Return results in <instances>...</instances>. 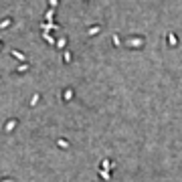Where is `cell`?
Returning <instances> with one entry per match:
<instances>
[{
	"mask_svg": "<svg viewBox=\"0 0 182 182\" xmlns=\"http://www.w3.org/2000/svg\"><path fill=\"white\" fill-rule=\"evenodd\" d=\"M10 55H12V57H16L18 61H22L24 65H26V59H24V55H22V53H18V51H10Z\"/></svg>",
	"mask_w": 182,
	"mask_h": 182,
	"instance_id": "cell-1",
	"label": "cell"
},
{
	"mask_svg": "<svg viewBox=\"0 0 182 182\" xmlns=\"http://www.w3.org/2000/svg\"><path fill=\"white\" fill-rule=\"evenodd\" d=\"M45 18H47L49 22L53 20V8H49V10H47V14H45Z\"/></svg>",
	"mask_w": 182,
	"mask_h": 182,
	"instance_id": "cell-2",
	"label": "cell"
},
{
	"mask_svg": "<svg viewBox=\"0 0 182 182\" xmlns=\"http://www.w3.org/2000/svg\"><path fill=\"white\" fill-rule=\"evenodd\" d=\"M14 125H16V121H8V124H6V132H10V129H12V128H14Z\"/></svg>",
	"mask_w": 182,
	"mask_h": 182,
	"instance_id": "cell-3",
	"label": "cell"
},
{
	"mask_svg": "<svg viewBox=\"0 0 182 182\" xmlns=\"http://www.w3.org/2000/svg\"><path fill=\"white\" fill-rule=\"evenodd\" d=\"M168 43H170V45H176V37H174V34H168Z\"/></svg>",
	"mask_w": 182,
	"mask_h": 182,
	"instance_id": "cell-4",
	"label": "cell"
},
{
	"mask_svg": "<svg viewBox=\"0 0 182 182\" xmlns=\"http://www.w3.org/2000/svg\"><path fill=\"white\" fill-rule=\"evenodd\" d=\"M65 43H67L65 38H59V43H57V49H63V47H65Z\"/></svg>",
	"mask_w": 182,
	"mask_h": 182,
	"instance_id": "cell-5",
	"label": "cell"
},
{
	"mask_svg": "<svg viewBox=\"0 0 182 182\" xmlns=\"http://www.w3.org/2000/svg\"><path fill=\"white\" fill-rule=\"evenodd\" d=\"M63 59H65V63H69V61H71V53H69V51H65V55H63Z\"/></svg>",
	"mask_w": 182,
	"mask_h": 182,
	"instance_id": "cell-6",
	"label": "cell"
},
{
	"mask_svg": "<svg viewBox=\"0 0 182 182\" xmlns=\"http://www.w3.org/2000/svg\"><path fill=\"white\" fill-rule=\"evenodd\" d=\"M129 45H132V47H138V45H142V41H140V38L136 41V38H134V41H129Z\"/></svg>",
	"mask_w": 182,
	"mask_h": 182,
	"instance_id": "cell-7",
	"label": "cell"
},
{
	"mask_svg": "<svg viewBox=\"0 0 182 182\" xmlns=\"http://www.w3.org/2000/svg\"><path fill=\"white\" fill-rule=\"evenodd\" d=\"M113 45H115V47H120V37H117V34H113Z\"/></svg>",
	"mask_w": 182,
	"mask_h": 182,
	"instance_id": "cell-8",
	"label": "cell"
},
{
	"mask_svg": "<svg viewBox=\"0 0 182 182\" xmlns=\"http://www.w3.org/2000/svg\"><path fill=\"white\" fill-rule=\"evenodd\" d=\"M71 95H73V91H71V89L65 91V99H71Z\"/></svg>",
	"mask_w": 182,
	"mask_h": 182,
	"instance_id": "cell-9",
	"label": "cell"
},
{
	"mask_svg": "<svg viewBox=\"0 0 182 182\" xmlns=\"http://www.w3.org/2000/svg\"><path fill=\"white\" fill-rule=\"evenodd\" d=\"M97 33H99V26H93V29L89 30V34H97Z\"/></svg>",
	"mask_w": 182,
	"mask_h": 182,
	"instance_id": "cell-10",
	"label": "cell"
},
{
	"mask_svg": "<svg viewBox=\"0 0 182 182\" xmlns=\"http://www.w3.org/2000/svg\"><path fill=\"white\" fill-rule=\"evenodd\" d=\"M38 99H41V95H34V97H33V99H30V105H34V103H37V101H38Z\"/></svg>",
	"mask_w": 182,
	"mask_h": 182,
	"instance_id": "cell-11",
	"label": "cell"
},
{
	"mask_svg": "<svg viewBox=\"0 0 182 182\" xmlns=\"http://www.w3.org/2000/svg\"><path fill=\"white\" fill-rule=\"evenodd\" d=\"M8 24H10V18H4V20H2V29H6Z\"/></svg>",
	"mask_w": 182,
	"mask_h": 182,
	"instance_id": "cell-12",
	"label": "cell"
},
{
	"mask_svg": "<svg viewBox=\"0 0 182 182\" xmlns=\"http://www.w3.org/2000/svg\"><path fill=\"white\" fill-rule=\"evenodd\" d=\"M59 146H61V148H67L69 144H67V142H65V140H59Z\"/></svg>",
	"mask_w": 182,
	"mask_h": 182,
	"instance_id": "cell-13",
	"label": "cell"
},
{
	"mask_svg": "<svg viewBox=\"0 0 182 182\" xmlns=\"http://www.w3.org/2000/svg\"><path fill=\"white\" fill-rule=\"evenodd\" d=\"M49 2H51V8H55V6H57V2H59V0H49Z\"/></svg>",
	"mask_w": 182,
	"mask_h": 182,
	"instance_id": "cell-14",
	"label": "cell"
},
{
	"mask_svg": "<svg viewBox=\"0 0 182 182\" xmlns=\"http://www.w3.org/2000/svg\"><path fill=\"white\" fill-rule=\"evenodd\" d=\"M6 182H12V180H6Z\"/></svg>",
	"mask_w": 182,
	"mask_h": 182,
	"instance_id": "cell-15",
	"label": "cell"
}]
</instances>
